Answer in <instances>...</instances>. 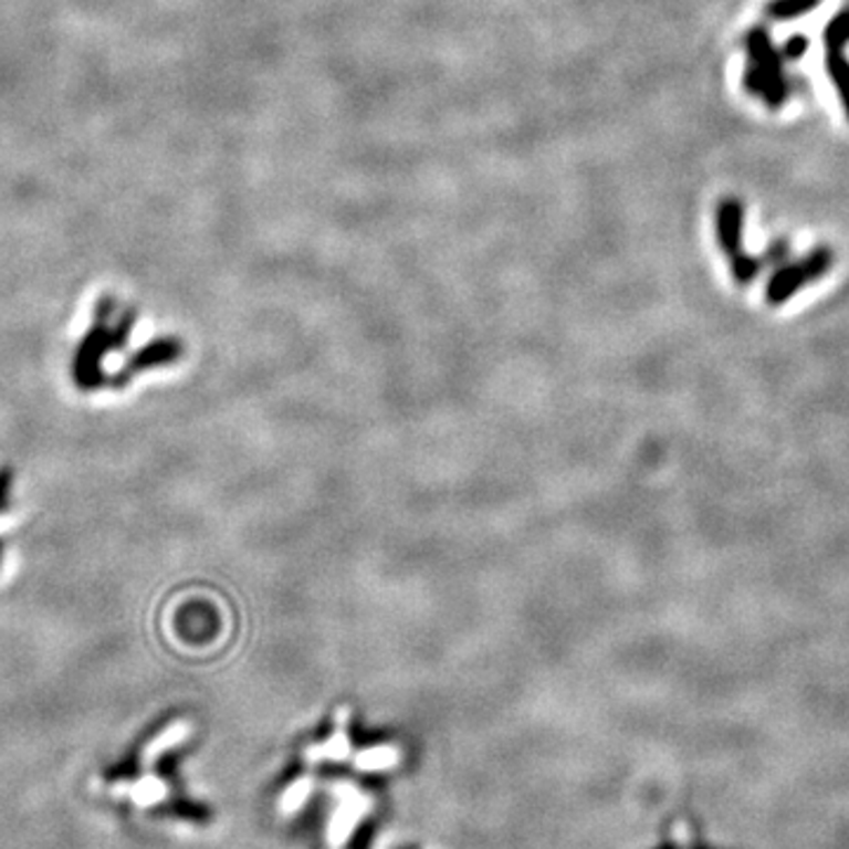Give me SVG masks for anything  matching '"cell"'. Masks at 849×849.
<instances>
[{
	"instance_id": "4fadbf2b",
	"label": "cell",
	"mask_w": 849,
	"mask_h": 849,
	"mask_svg": "<svg viewBox=\"0 0 849 849\" xmlns=\"http://www.w3.org/2000/svg\"><path fill=\"white\" fill-rule=\"evenodd\" d=\"M788 258V243L786 241H774L769 245V251L763 255L765 264H784Z\"/></svg>"
},
{
	"instance_id": "ba28073f",
	"label": "cell",
	"mask_w": 849,
	"mask_h": 849,
	"mask_svg": "<svg viewBox=\"0 0 849 849\" xmlns=\"http://www.w3.org/2000/svg\"><path fill=\"white\" fill-rule=\"evenodd\" d=\"M821 6V0H769L765 14L774 22H788L795 20V17H803L811 10H817Z\"/></svg>"
},
{
	"instance_id": "8992f818",
	"label": "cell",
	"mask_w": 849,
	"mask_h": 849,
	"mask_svg": "<svg viewBox=\"0 0 849 849\" xmlns=\"http://www.w3.org/2000/svg\"><path fill=\"white\" fill-rule=\"evenodd\" d=\"M149 817H170V819H180V821H191V824H206L210 821V809L203 807L201 803H193L189 798H170L168 803L156 805L149 809Z\"/></svg>"
},
{
	"instance_id": "7a4b0ae2",
	"label": "cell",
	"mask_w": 849,
	"mask_h": 849,
	"mask_svg": "<svg viewBox=\"0 0 849 849\" xmlns=\"http://www.w3.org/2000/svg\"><path fill=\"white\" fill-rule=\"evenodd\" d=\"M748 52V66L743 74V87L763 99L769 109H782L790 95V85L784 74L782 50H776L772 35L765 27H753L743 39Z\"/></svg>"
},
{
	"instance_id": "5b68a950",
	"label": "cell",
	"mask_w": 849,
	"mask_h": 849,
	"mask_svg": "<svg viewBox=\"0 0 849 849\" xmlns=\"http://www.w3.org/2000/svg\"><path fill=\"white\" fill-rule=\"evenodd\" d=\"M180 352H182V347H180V343H177V340H168V338H164V340H156V343L147 345L145 349H139V352L135 354L133 361L128 364V368L123 370V374H120V378L126 380L130 374H135V370H142V368H151V366H161V364L175 361L177 357H180ZM123 380H120V382H123Z\"/></svg>"
},
{
	"instance_id": "5bb4252c",
	"label": "cell",
	"mask_w": 849,
	"mask_h": 849,
	"mask_svg": "<svg viewBox=\"0 0 849 849\" xmlns=\"http://www.w3.org/2000/svg\"><path fill=\"white\" fill-rule=\"evenodd\" d=\"M395 759V753L392 751H370L361 757V765L366 767H380V765H389Z\"/></svg>"
},
{
	"instance_id": "9a60e30c",
	"label": "cell",
	"mask_w": 849,
	"mask_h": 849,
	"mask_svg": "<svg viewBox=\"0 0 849 849\" xmlns=\"http://www.w3.org/2000/svg\"><path fill=\"white\" fill-rule=\"evenodd\" d=\"M8 495H10V474L0 472V512L8 505Z\"/></svg>"
},
{
	"instance_id": "3957f363",
	"label": "cell",
	"mask_w": 849,
	"mask_h": 849,
	"mask_svg": "<svg viewBox=\"0 0 849 849\" xmlns=\"http://www.w3.org/2000/svg\"><path fill=\"white\" fill-rule=\"evenodd\" d=\"M743 218H746V208L734 197L722 199L715 208V234L722 253L730 260L732 276L741 286H748L763 272L765 260L743 251Z\"/></svg>"
},
{
	"instance_id": "7c38bea8",
	"label": "cell",
	"mask_w": 849,
	"mask_h": 849,
	"mask_svg": "<svg viewBox=\"0 0 849 849\" xmlns=\"http://www.w3.org/2000/svg\"><path fill=\"white\" fill-rule=\"evenodd\" d=\"M807 48H809L807 35L795 33V35H790V39L784 43V48H782V57L788 60V62H798L800 57H805Z\"/></svg>"
},
{
	"instance_id": "277c9868",
	"label": "cell",
	"mask_w": 849,
	"mask_h": 849,
	"mask_svg": "<svg viewBox=\"0 0 849 849\" xmlns=\"http://www.w3.org/2000/svg\"><path fill=\"white\" fill-rule=\"evenodd\" d=\"M834 260L836 255L828 245H817L805 258L795 262H784L767 283V291H765L767 303L774 307L784 305L788 297L800 293L805 286H809V283L826 276L830 268H834Z\"/></svg>"
},
{
	"instance_id": "9c48e42d",
	"label": "cell",
	"mask_w": 849,
	"mask_h": 849,
	"mask_svg": "<svg viewBox=\"0 0 849 849\" xmlns=\"http://www.w3.org/2000/svg\"><path fill=\"white\" fill-rule=\"evenodd\" d=\"M142 774V759H139V748L135 746L133 751L126 753V757H120L116 765L106 767L104 772V782L118 784V782H137Z\"/></svg>"
},
{
	"instance_id": "6da1fadb",
	"label": "cell",
	"mask_w": 849,
	"mask_h": 849,
	"mask_svg": "<svg viewBox=\"0 0 849 849\" xmlns=\"http://www.w3.org/2000/svg\"><path fill=\"white\" fill-rule=\"evenodd\" d=\"M135 326V310H118L116 300L104 297L95 310V324L91 333L85 335L74 364V378L83 389L97 387L102 382L99 378V364L106 352L118 349L126 343L130 328Z\"/></svg>"
},
{
	"instance_id": "30bf717a",
	"label": "cell",
	"mask_w": 849,
	"mask_h": 849,
	"mask_svg": "<svg viewBox=\"0 0 849 849\" xmlns=\"http://www.w3.org/2000/svg\"><path fill=\"white\" fill-rule=\"evenodd\" d=\"M824 45L828 50H845L849 45V8L838 12L824 29Z\"/></svg>"
},
{
	"instance_id": "8fae6325",
	"label": "cell",
	"mask_w": 849,
	"mask_h": 849,
	"mask_svg": "<svg viewBox=\"0 0 849 849\" xmlns=\"http://www.w3.org/2000/svg\"><path fill=\"white\" fill-rule=\"evenodd\" d=\"M177 763H180V757H177V751H166L161 757L156 759V776L161 778V782H166L168 786H177Z\"/></svg>"
},
{
	"instance_id": "52a82bcc",
	"label": "cell",
	"mask_w": 849,
	"mask_h": 849,
	"mask_svg": "<svg viewBox=\"0 0 849 849\" xmlns=\"http://www.w3.org/2000/svg\"><path fill=\"white\" fill-rule=\"evenodd\" d=\"M826 71H828V78L834 81V85H836L840 102L845 106L847 120H849V60L845 57L842 50H828L826 52Z\"/></svg>"
}]
</instances>
